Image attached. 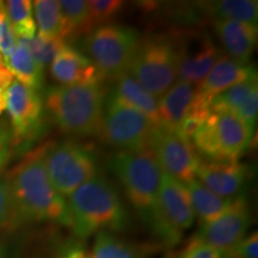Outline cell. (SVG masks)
Returning a JSON list of instances; mask_svg holds the SVG:
<instances>
[{"instance_id":"obj_1","label":"cell","mask_w":258,"mask_h":258,"mask_svg":"<svg viewBox=\"0 0 258 258\" xmlns=\"http://www.w3.org/2000/svg\"><path fill=\"white\" fill-rule=\"evenodd\" d=\"M48 144L29 151L6 176L11 186L19 225L56 222L71 227L67 200L51 185L44 166Z\"/></svg>"},{"instance_id":"obj_2","label":"cell","mask_w":258,"mask_h":258,"mask_svg":"<svg viewBox=\"0 0 258 258\" xmlns=\"http://www.w3.org/2000/svg\"><path fill=\"white\" fill-rule=\"evenodd\" d=\"M71 228L85 239L99 232H117L127 226L128 214L116 189L103 176L96 175L70 195Z\"/></svg>"},{"instance_id":"obj_3","label":"cell","mask_w":258,"mask_h":258,"mask_svg":"<svg viewBox=\"0 0 258 258\" xmlns=\"http://www.w3.org/2000/svg\"><path fill=\"white\" fill-rule=\"evenodd\" d=\"M104 99L99 84L57 85L44 93L43 106L63 133L91 137L99 132Z\"/></svg>"},{"instance_id":"obj_4","label":"cell","mask_w":258,"mask_h":258,"mask_svg":"<svg viewBox=\"0 0 258 258\" xmlns=\"http://www.w3.org/2000/svg\"><path fill=\"white\" fill-rule=\"evenodd\" d=\"M109 169L117 177L131 205L147 224L156 209L163 173L151 147L120 151L110 158Z\"/></svg>"},{"instance_id":"obj_5","label":"cell","mask_w":258,"mask_h":258,"mask_svg":"<svg viewBox=\"0 0 258 258\" xmlns=\"http://www.w3.org/2000/svg\"><path fill=\"white\" fill-rule=\"evenodd\" d=\"M128 73L157 98L177 82L175 37L152 35L139 40Z\"/></svg>"},{"instance_id":"obj_6","label":"cell","mask_w":258,"mask_h":258,"mask_svg":"<svg viewBox=\"0 0 258 258\" xmlns=\"http://www.w3.org/2000/svg\"><path fill=\"white\" fill-rule=\"evenodd\" d=\"M253 125L230 111H212L194 135L192 146L207 160H239L252 140Z\"/></svg>"},{"instance_id":"obj_7","label":"cell","mask_w":258,"mask_h":258,"mask_svg":"<svg viewBox=\"0 0 258 258\" xmlns=\"http://www.w3.org/2000/svg\"><path fill=\"white\" fill-rule=\"evenodd\" d=\"M140 35L128 25L106 23L96 27L84 41L85 55L102 78L116 79L127 73Z\"/></svg>"},{"instance_id":"obj_8","label":"cell","mask_w":258,"mask_h":258,"mask_svg":"<svg viewBox=\"0 0 258 258\" xmlns=\"http://www.w3.org/2000/svg\"><path fill=\"white\" fill-rule=\"evenodd\" d=\"M188 189L184 183L161 173L157 206L147 226L166 246H175L182 239L183 232L195 222Z\"/></svg>"},{"instance_id":"obj_9","label":"cell","mask_w":258,"mask_h":258,"mask_svg":"<svg viewBox=\"0 0 258 258\" xmlns=\"http://www.w3.org/2000/svg\"><path fill=\"white\" fill-rule=\"evenodd\" d=\"M44 166L51 185L64 199L98 175L91 150L76 141L48 144Z\"/></svg>"},{"instance_id":"obj_10","label":"cell","mask_w":258,"mask_h":258,"mask_svg":"<svg viewBox=\"0 0 258 258\" xmlns=\"http://www.w3.org/2000/svg\"><path fill=\"white\" fill-rule=\"evenodd\" d=\"M156 128L144 114L116 97L105 96L98 137L120 151H137L150 146Z\"/></svg>"},{"instance_id":"obj_11","label":"cell","mask_w":258,"mask_h":258,"mask_svg":"<svg viewBox=\"0 0 258 258\" xmlns=\"http://www.w3.org/2000/svg\"><path fill=\"white\" fill-rule=\"evenodd\" d=\"M150 147L161 171L166 175L184 184L195 179L201 158L194 148L191 141L182 138L176 132L156 127L151 137Z\"/></svg>"},{"instance_id":"obj_12","label":"cell","mask_w":258,"mask_h":258,"mask_svg":"<svg viewBox=\"0 0 258 258\" xmlns=\"http://www.w3.org/2000/svg\"><path fill=\"white\" fill-rule=\"evenodd\" d=\"M6 109L11 121L12 147L22 146L36 137L44 109L40 93L14 80L6 90Z\"/></svg>"},{"instance_id":"obj_13","label":"cell","mask_w":258,"mask_h":258,"mask_svg":"<svg viewBox=\"0 0 258 258\" xmlns=\"http://www.w3.org/2000/svg\"><path fill=\"white\" fill-rule=\"evenodd\" d=\"M177 47V80L200 85L222 56L211 36L190 32L175 37Z\"/></svg>"},{"instance_id":"obj_14","label":"cell","mask_w":258,"mask_h":258,"mask_svg":"<svg viewBox=\"0 0 258 258\" xmlns=\"http://www.w3.org/2000/svg\"><path fill=\"white\" fill-rule=\"evenodd\" d=\"M251 211L243 196L234 199L227 211L207 224H201L195 237L224 254L238 244L251 225Z\"/></svg>"},{"instance_id":"obj_15","label":"cell","mask_w":258,"mask_h":258,"mask_svg":"<svg viewBox=\"0 0 258 258\" xmlns=\"http://www.w3.org/2000/svg\"><path fill=\"white\" fill-rule=\"evenodd\" d=\"M195 178L215 195L234 200L241 196L246 169L238 160H205L201 158Z\"/></svg>"},{"instance_id":"obj_16","label":"cell","mask_w":258,"mask_h":258,"mask_svg":"<svg viewBox=\"0 0 258 258\" xmlns=\"http://www.w3.org/2000/svg\"><path fill=\"white\" fill-rule=\"evenodd\" d=\"M50 74L59 85H91L103 79L85 54L66 44L50 63Z\"/></svg>"},{"instance_id":"obj_17","label":"cell","mask_w":258,"mask_h":258,"mask_svg":"<svg viewBox=\"0 0 258 258\" xmlns=\"http://www.w3.org/2000/svg\"><path fill=\"white\" fill-rule=\"evenodd\" d=\"M256 78L257 72L252 64L240 63L227 55H222L199 85V92L209 103L232 86Z\"/></svg>"},{"instance_id":"obj_18","label":"cell","mask_w":258,"mask_h":258,"mask_svg":"<svg viewBox=\"0 0 258 258\" xmlns=\"http://www.w3.org/2000/svg\"><path fill=\"white\" fill-rule=\"evenodd\" d=\"M199 86L177 80L158 102L159 127L177 132L185 116L199 101Z\"/></svg>"},{"instance_id":"obj_19","label":"cell","mask_w":258,"mask_h":258,"mask_svg":"<svg viewBox=\"0 0 258 258\" xmlns=\"http://www.w3.org/2000/svg\"><path fill=\"white\" fill-rule=\"evenodd\" d=\"M211 111H230L254 125L258 114V83L250 79L232 86L209 102Z\"/></svg>"},{"instance_id":"obj_20","label":"cell","mask_w":258,"mask_h":258,"mask_svg":"<svg viewBox=\"0 0 258 258\" xmlns=\"http://www.w3.org/2000/svg\"><path fill=\"white\" fill-rule=\"evenodd\" d=\"M213 24L227 56L249 63L257 43V25L234 21H213Z\"/></svg>"},{"instance_id":"obj_21","label":"cell","mask_w":258,"mask_h":258,"mask_svg":"<svg viewBox=\"0 0 258 258\" xmlns=\"http://www.w3.org/2000/svg\"><path fill=\"white\" fill-rule=\"evenodd\" d=\"M111 92L124 104L132 106L146 116L154 124V127H159V115H158L159 98L148 92L128 72L115 79V88Z\"/></svg>"},{"instance_id":"obj_22","label":"cell","mask_w":258,"mask_h":258,"mask_svg":"<svg viewBox=\"0 0 258 258\" xmlns=\"http://www.w3.org/2000/svg\"><path fill=\"white\" fill-rule=\"evenodd\" d=\"M185 186L188 189L195 217L201 220V224H207V222H211L220 217L222 213L227 211L233 201V200L224 199L215 195L196 178L186 183Z\"/></svg>"},{"instance_id":"obj_23","label":"cell","mask_w":258,"mask_h":258,"mask_svg":"<svg viewBox=\"0 0 258 258\" xmlns=\"http://www.w3.org/2000/svg\"><path fill=\"white\" fill-rule=\"evenodd\" d=\"M12 77L29 89L40 91L43 84V70L35 62L23 42L18 40L17 46L5 60Z\"/></svg>"},{"instance_id":"obj_24","label":"cell","mask_w":258,"mask_h":258,"mask_svg":"<svg viewBox=\"0 0 258 258\" xmlns=\"http://www.w3.org/2000/svg\"><path fill=\"white\" fill-rule=\"evenodd\" d=\"M35 12V23L38 28V35L44 40L66 41L64 23L61 15L59 2L56 0H36L32 3Z\"/></svg>"},{"instance_id":"obj_25","label":"cell","mask_w":258,"mask_h":258,"mask_svg":"<svg viewBox=\"0 0 258 258\" xmlns=\"http://www.w3.org/2000/svg\"><path fill=\"white\" fill-rule=\"evenodd\" d=\"M214 21H234L257 25L258 3L256 0H220L208 4Z\"/></svg>"},{"instance_id":"obj_26","label":"cell","mask_w":258,"mask_h":258,"mask_svg":"<svg viewBox=\"0 0 258 258\" xmlns=\"http://www.w3.org/2000/svg\"><path fill=\"white\" fill-rule=\"evenodd\" d=\"M59 6L63 18L66 41L82 34L89 35L93 30V25L90 21L88 2L61 0Z\"/></svg>"},{"instance_id":"obj_27","label":"cell","mask_w":258,"mask_h":258,"mask_svg":"<svg viewBox=\"0 0 258 258\" xmlns=\"http://www.w3.org/2000/svg\"><path fill=\"white\" fill-rule=\"evenodd\" d=\"M5 12L19 40H31L36 36V23L30 0H9L4 3Z\"/></svg>"},{"instance_id":"obj_28","label":"cell","mask_w":258,"mask_h":258,"mask_svg":"<svg viewBox=\"0 0 258 258\" xmlns=\"http://www.w3.org/2000/svg\"><path fill=\"white\" fill-rule=\"evenodd\" d=\"M137 246L120 239L111 232H99L93 240L89 258H140Z\"/></svg>"},{"instance_id":"obj_29","label":"cell","mask_w":258,"mask_h":258,"mask_svg":"<svg viewBox=\"0 0 258 258\" xmlns=\"http://www.w3.org/2000/svg\"><path fill=\"white\" fill-rule=\"evenodd\" d=\"M19 40V38H18ZM23 42L24 46L28 48L29 53L32 56L38 66L42 70L46 69L47 66L53 62L54 57L57 55V53L66 46V41L60 40H44L40 36H35L31 40H19Z\"/></svg>"},{"instance_id":"obj_30","label":"cell","mask_w":258,"mask_h":258,"mask_svg":"<svg viewBox=\"0 0 258 258\" xmlns=\"http://www.w3.org/2000/svg\"><path fill=\"white\" fill-rule=\"evenodd\" d=\"M123 6L124 3L120 0H89L90 21L93 27L110 23V19L120 14Z\"/></svg>"},{"instance_id":"obj_31","label":"cell","mask_w":258,"mask_h":258,"mask_svg":"<svg viewBox=\"0 0 258 258\" xmlns=\"http://www.w3.org/2000/svg\"><path fill=\"white\" fill-rule=\"evenodd\" d=\"M19 226L11 186L8 178L0 177V230Z\"/></svg>"},{"instance_id":"obj_32","label":"cell","mask_w":258,"mask_h":258,"mask_svg":"<svg viewBox=\"0 0 258 258\" xmlns=\"http://www.w3.org/2000/svg\"><path fill=\"white\" fill-rule=\"evenodd\" d=\"M18 38L12 29L8 15L5 12L4 3L0 2V55L4 61L10 56L15 47L17 46Z\"/></svg>"},{"instance_id":"obj_33","label":"cell","mask_w":258,"mask_h":258,"mask_svg":"<svg viewBox=\"0 0 258 258\" xmlns=\"http://www.w3.org/2000/svg\"><path fill=\"white\" fill-rule=\"evenodd\" d=\"M224 258H258V234L254 231L225 252Z\"/></svg>"},{"instance_id":"obj_34","label":"cell","mask_w":258,"mask_h":258,"mask_svg":"<svg viewBox=\"0 0 258 258\" xmlns=\"http://www.w3.org/2000/svg\"><path fill=\"white\" fill-rule=\"evenodd\" d=\"M179 258H224L220 251H218L205 241L200 240L195 235L186 244L179 254Z\"/></svg>"},{"instance_id":"obj_35","label":"cell","mask_w":258,"mask_h":258,"mask_svg":"<svg viewBox=\"0 0 258 258\" xmlns=\"http://www.w3.org/2000/svg\"><path fill=\"white\" fill-rule=\"evenodd\" d=\"M12 148L11 129L4 121H0V173L10 160Z\"/></svg>"},{"instance_id":"obj_36","label":"cell","mask_w":258,"mask_h":258,"mask_svg":"<svg viewBox=\"0 0 258 258\" xmlns=\"http://www.w3.org/2000/svg\"><path fill=\"white\" fill-rule=\"evenodd\" d=\"M14 80V77H12L11 72H10L8 66H6L4 59L0 55V89L6 91Z\"/></svg>"},{"instance_id":"obj_37","label":"cell","mask_w":258,"mask_h":258,"mask_svg":"<svg viewBox=\"0 0 258 258\" xmlns=\"http://www.w3.org/2000/svg\"><path fill=\"white\" fill-rule=\"evenodd\" d=\"M63 258H89L80 247H69L63 250Z\"/></svg>"},{"instance_id":"obj_38","label":"cell","mask_w":258,"mask_h":258,"mask_svg":"<svg viewBox=\"0 0 258 258\" xmlns=\"http://www.w3.org/2000/svg\"><path fill=\"white\" fill-rule=\"evenodd\" d=\"M6 110V91L0 89V115Z\"/></svg>"},{"instance_id":"obj_39","label":"cell","mask_w":258,"mask_h":258,"mask_svg":"<svg viewBox=\"0 0 258 258\" xmlns=\"http://www.w3.org/2000/svg\"><path fill=\"white\" fill-rule=\"evenodd\" d=\"M0 258H14L10 250L4 244H0Z\"/></svg>"},{"instance_id":"obj_40","label":"cell","mask_w":258,"mask_h":258,"mask_svg":"<svg viewBox=\"0 0 258 258\" xmlns=\"http://www.w3.org/2000/svg\"><path fill=\"white\" fill-rule=\"evenodd\" d=\"M57 258H63V250H62V252H61V253H60V256H59V257H57Z\"/></svg>"},{"instance_id":"obj_41","label":"cell","mask_w":258,"mask_h":258,"mask_svg":"<svg viewBox=\"0 0 258 258\" xmlns=\"http://www.w3.org/2000/svg\"><path fill=\"white\" fill-rule=\"evenodd\" d=\"M165 258H172V257H170V256H167V257H165Z\"/></svg>"}]
</instances>
